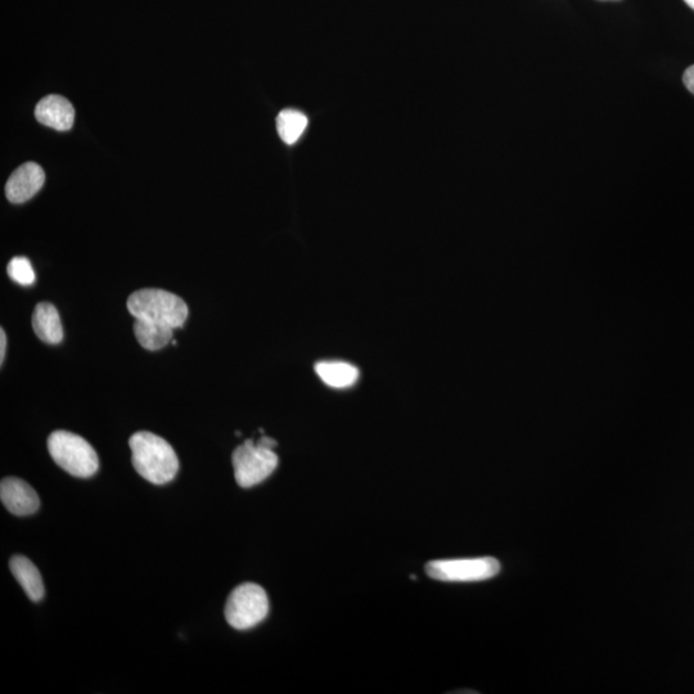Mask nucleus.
<instances>
[{
	"label": "nucleus",
	"instance_id": "7",
	"mask_svg": "<svg viewBox=\"0 0 694 694\" xmlns=\"http://www.w3.org/2000/svg\"><path fill=\"white\" fill-rule=\"evenodd\" d=\"M45 174L42 166L35 162H26L13 171L6 184V195L12 204H24L42 189Z\"/></svg>",
	"mask_w": 694,
	"mask_h": 694
},
{
	"label": "nucleus",
	"instance_id": "14",
	"mask_svg": "<svg viewBox=\"0 0 694 694\" xmlns=\"http://www.w3.org/2000/svg\"><path fill=\"white\" fill-rule=\"evenodd\" d=\"M308 117L297 110H283L277 117V130L282 141L291 146L295 144L308 128Z\"/></svg>",
	"mask_w": 694,
	"mask_h": 694
},
{
	"label": "nucleus",
	"instance_id": "10",
	"mask_svg": "<svg viewBox=\"0 0 694 694\" xmlns=\"http://www.w3.org/2000/svg\"><path fill=\"white\" fill-rule=\"evenodd\" d=\"M33 330L45 344H60L63 339V328L56 306L49 303H40L35 306Z\"/></svg>",
	"mask_w": 694,
	"mask_h": 694
},
{
	"label": "nucleus",
	"instance_id": "16",
	"mask_svg": "<svg viewBox=\"0 0 694 694\" xmlns=\"http://www.w3.org/2000/svg\"><path fill=\"white\" fill-rule=\"evenodd\" d=\"M683 81L689 92L694 94V65L688 67L686 72H684Z\"/></svg>",
	"mask_w": 694,
	"mask_h": 694
},
{
	"label": "nucleus",
	"instance_id": "12",
	"mask_svg": "<svg viewBox=\"0 0 694 694\" xmlns=\"http://www.w3.org/2000/svg\"><path fill=\"white\" fill-rule=\"evenodd\" d=\"M315 372L333 389H347L354 386L359 378V369L346 362H319L315 365Z\"/></svg>",
	"mask_w": 694,
	"mask_h": 694
},
{
	"label": "nucleus",
	"instance_id": "3",
	"mask_svg": "<svg viewBox=\"0 0 694 694\" xmlns=\"http://www.w3.org/2000/svg\"><path fill=\"white\" fill-rule=\"evenodd\" d=\"M49 454L63 471L79 479L96 475L99 459L93 446L69 431H54L48 439Z\"/></svg>",
	"mask_w": 694,
	"mask_h": 694
},
{
	"label": "nucleus",
	"instance_id": "18",
	"mask_svg": "<svg viewBox=\"0 0 694 694\" xmlns=\"http://www.w3.org/2000/svg\"><path fill=\"white\" fill-rule=\"evenodd\" d=\"M684 2H686V3L688 4L689 7H691L692 9H694V0H684Z\"/></svg>",
	"mask_w": 694,
	"mask_h": 694
},
{
	"label": "nucleus",
	"instance_id": "8",
	"mask_svg": "<svg viewBox=\"0 0 694 694\" xmlns=\"http://www.w3.org/2000/svg\"><path fill=\"white\" fill-rule=\"evenodd\" d=\"M0 499L3 506L16 516L34 515L40 507L36 491L26 481L7 477L0 484Z\"/></svg>",
	"mask_w": 694,
	"mask_h": 694
},
{
	"label": "nucleus",
	"instance_id": "9",
	"mask_svg": "<svg viewBox=\"0 0 694 694\" xmlns=\"http://www.w3.org/2000/svg\"><path fill=\"white\" fill-rule=\"evenodd\" d=\"M35 117L40 124L58 132H67L75 121V110L66 98L61 96L44 97L36 105Z\"/></svg>",
	"mask_w": 694,
	"mask_h": 694
},
{
	"label": "nucleus",
	"instance_id": "17",
	"mask_svg": "<svg viewBox=\"0 0 694 694\" xmlns=\"http://www.w3.org/2000/svg\"><path fill=\"white\" fill-rule=\"evenodd\" d=\"M7 350V336L4 330H0V363L3 364Z\"/></svg>",
	"mask_w": 694,
	"mask_h": 694
},
{
	"label": "nucleus",
	"instance_id": "2",
	"mask_svg": "<svg viewBox=\"0 0 694 694\" xmlns=\"http://www.w3.org/2000/svg\"><path fill=\"white\" fill-rule=\"evenodd\" d=\"M128 310L135 319L165 324L175 330L188 318V306L179 296L157 288H144L128 299Z\"/></svg>",
	"mask_w": 694,
	"mask_h": 694
},
{
	"label": "nucleus",
	"instance_id": "15",
	"mask_svg": "<svg viewBox=\"0 0 694 694\" xmlns=\"http://www.w3.org/2000/svg\"><path fill=\"white\" fill-rule=\"evenodd\" d=\"M8 276L13 279L18 285L31 286L35 283V272L30 260L24 256H17L9 261L7 267Z\"/></svg>",
	"mask_w": 694,
	"mask_h": 694
},
{
	"label": "nucleus",
	"instance_id": "13",
	"mask_svg": "<svg viewBox=\"0 0 694 694\" xmlns=\"http://www.w3.org/2000/svg\"><path fill=\"white\" fill-rule=\"evenodd\" d=\"M134 333L139 345L150 351L164 349L173 341V328L141 319H135Z\"/></svg>",
	"mask_w": 694,
	"mask_h": 694
},
{
	"label": "nucleus",
	"instance_id": "4",
	"mask_svg": "<svg viewBox=\"0 0 694 694\" xmlns=\"http://www.w3.org/2000/svg\"><path fill=\"white\" fill-rule=\"evenodd\" d=\"M234 477L241 488L249 489L267 480L278 466L274 449L261 441L246 440L232 455Z\"/></svg>",
	"mask_w": 694,
	"mask_h": 694
},
{
	"label": "nucleus",
	"instance_id": "1",
	"mask_svg": "<svg viewBox=\"0 0 694 694\" xmlns=\"http://www.w3.org/2000/svg\"><path fill=\"white\" fill-rule=\"evenodd\" d=\"M132 462L135 471L151 484L165 485L175 479L179 471L177 453L168 441L152 432L141 431L130 437Z\"/></svg>",
	"mask_w": 694,
	"mask_h": 694
},
{
	"label": "nucleus",
	"instance_id": "11",
	"mask_svg": "<svg viewBox=\"0 0 694 694\" xmlns=\"http://www.w3.org/2000/svg\"><path fill=\"white\" fill-rule=\"evenodd\" d=\"M9 567L27 597L33 602L42 601L45 594L44 583L34 563L24 556H13L9 561Z\"/></svg>",
	"mask_w": 694,
	"mask_h": 694
},
{
	"label": "nucleus",
	"instance_id": "5",
	"mask_svg": "<svg viewBox=\"0 0 694 694\" xmlns=\"http://www.w3.org/2000/svg\"><path fill=\"white\" fill-rule=\"evenodd\" d=\"M269 614L267 592L258 584L246 583L233 590L225 605V619L232 628H255Z\"/></svg>",
	"mask_w": 694,
	"mask_h": 694
},
{
	"label": "nucleus",
	"instance_id": "6",
	"mask_svg": "<svg viewBox=\"0 0 694 694\" xmlns=\"http://www.w3.org/2000/svg\"><path fill=\"white\" fill-rule=\"evenodd\" d=\"M500 571V563L493 557L462 558L428 562L426 572L430 578L445 583H473L494 578Z\"/></svg>",
	"mask_w": 694,
	"mask_h": 694
}]
</instances>
